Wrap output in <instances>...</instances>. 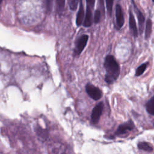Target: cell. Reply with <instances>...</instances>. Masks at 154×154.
<instances>
[{"label":"cell","mask_w":154,"mask_h":154,"mask_svg":"<svg viewBox=\"0 0 154 154\" xmlns=\"http://www.w3.org/2000/svg\"><path fill=\"white\" fill-rule=\"evenodd\" d=\"M104 67L106 70L105 81L108 84H112L120 74V67L112 55H108L105 57Z\"/></svg>","instance_id":"6da1fadb"},{"label":"cell","mask_w":154,"mask_h":154,"mask_svg":"<svg viewBox=\"0 0 154 154\" xmlns=\"http://www.w3.org/2000/svg\"><path fill=\"white\" fill-rule=\"evenodd\" d=\"M85 91L89 97L94 100H97L102 97L100 90L91 84L88 83L85 85Z\"/></svg>","instance_id":"7a4b0ae2"},{"label":"cell","mask_w":154,"mask_h":154,"mask_svg":"<svg viewBox=\"0 0 154 154\" xmlns=\"http://www.w3.org/2000/svg\"><path fill=\"white\" fill-rule=\"evenodd\" d=\"M88 40V36L87 35H82L76 41L75 47L73 51L74 56L79 55L84 50Z\"/></svg>","instance_id":"3957f363"},{"label":"cell","mask_w":154,"mask_h":154,"mask_svg":"<svg viewBox=\"0 0 154 154\" xmlns=\"http://www.w3.org/2000/svg\"><path fill=\"white\" fill-rule=\"evenodd\" d=\"M103 109V103L102 102L97 103L93 109L91 114V121L92 123L96 124L99 122Z\"/></svg>","instance_id":"277c9868"},{"label":"cell","mask_w":154,"mask_h":154,"mask_svg":"<svg viewBox=\"0 0 154 154\" xmlns=\"http://www.w3.org/2000/svg\"><path fill=\"white\" fill-rule=\"evenodd\" d=\"M134 128V125L133 122L131 120H129L125 123H123L119 126L117 129L116 130L114 135H122L126 133H127L129 131H132Z\"/></svg>","instance_id":"5b68a950"},{"label":"cell","mask_w":154,"mask_h":154,"mask_svg":"<svg viewBox=\"0 0 154 154\" xmlns=\"http://www.w3.org/2000/svg\"><path fill=\"white\" fill-rule=\"evenodd\" d=\"M116 17L117 25L119 28H121L124 24L125 19L122 7L119 4H117L116 7Z\"/></svg>","instance_id":"8992f818"},{"label":"cell","mask_w":154,"mask_h":154,"mask_svg":"<svg viewBox=\"0 0 154 154\" xmlns=\"http://www.w3.org/2000/svg\"><path fill=\"white\" fill-rule=\"evenodd\" d=\"M132 2L133 3L134 7L135 9V11L136 13L137 18H138V26H139V30L140 32L141 33L143 31V27H144V16H143V13L141 12V11L137 7L135 4H134V1H132Z\"/></svg>","instance_id":"52a82bcc"},{"label":"cell","mask_w":154,"mask_h":154,"mask_svg":"<svg viewBox=\"0 0 154 154\" xmlns=\"http://www.w3.org/2000/svg\"><path fill=\"white\" fill-rule=\"evenodd\" d=\"M129 28L132 32V34L134 37H137L138 35V31L136 25L135 20L132 13L129 11Z\"/></svg>","instance_id":"ba28073f"},{"label":"cell","mask_w":154,"mask_h":154,"mask_svg":"<svg viewBox=\"0 0 154 154\" xmlns=\"http://www.w3.org/2000/svg\"><path fill=\"white\" fill-rule=\"evenodd\" d=\"M84 16V7L82 4V0L79 1V8L77 13L76 16V24L77 26H80L82 24L83 18Z\"/></svg>","instance_id":"9c48e42d"},{"label":"cell","mask_w":154,"mask_h":154,"mask_svg":"<svg viewBox=\"0 0 154 154\" xmlns=\"http://www.w3.org/2000/svg\"><path fill=\"white\" fill-rule=\"evenodd\" d=\"M92 24V11L91 8L89 7H87L85 17L83 25L85 27H90Z\"/></svg>","instance_id":"30bf717a"},{"label":"cell","mask_w":154,"mask_h":154,"mask_svg":"<svg viewBox=\"0 0 154 154\" xmlns=\"http://www.w3.org/2000/svg\"><path fill=\"white\" fill-rule=\"evenodd\" d=\"M146 108L149 114L154 116V96L146 103Z\"/></svg>","instance_id":"8fae6325"},{"label":"cell","mask_w":154,"mask_h":154,"mask_svg":"<svg viewBox=\"0 0 154 154\" xmlns=\"http://www.w3.org/2000/svg\"><path fill=\"white\" fill-rule=\"evenodd\" d=\"M152 22L150 19H148L146 21V30H145V38L147 39L152 32Z\"/></svg>","instance_id":"7c38bea8"},{"label":"cell","mask_w":154,"mask_h":154,"mask_svg":"<svg viewBox=\"0 0 154 154\" xmlns=\"http://www.w3.org/2000/svg\"><path fill=\"white\" fill-rule=\"evenodd\" d=\"M138 149H141V150H143L145 151H147V152H152L153 150V148L147 142L145 141H143V142H140L138 144Z\"/></svg>","instance_id":"4fadbf2b"},{"label":"cell","mask_w":154,"mask_h":154,"mask_svg":"<svg viewBox=\"0 0 154 154\" xmlns=\"http://www.w3.org/2000/svg\"><path fill=\"white\" fill-rule=\"evenodd\" d=\"M147 63H144V64H142L141 66H140L136 70L135 75L137 76H140L141 75H142L144 73V72L145 71V70L147 67Z\"/></svg>","instance_id":"5bb4252c"},{"label":"cell","mask_w":154,"mask_h":154,"mask_svg":"<svg viewBox=\"0 0 154 154\" xmlns=\"http://www.w3.org/2000/svg\"><path fill=\"white\" fill-rule=\"evenodd\" d=\"M112 5H113V0H106V6L108 14L109 16L112 14Z\"/></svg>","instance_id":"9a60e30c"},{"label":"cell","mask_w":154,"mask_h":154,"mask_svg":"<svg viewBox=\"0 0 154 154\" xmlns=\"http://www.w3.org/2000/svg\"><path fill=\"white\" fill-rule=\"evenodd\" d=\"M57 10L59 12H62L65 5V0H56Z\"/></svg>","instance_id":"2e32d148"},{"label":"cell","mask_w":154,"mask_h":154,"mask_svg":"<svg viewBox=\"0 0 154 154\" xmlns=\"http://www.w3.org/2000/svg\"><path fill=\"white\" fill-rule=\"evenodd\" d=\"M78 2V0H69L68 3H69V6L70 7V9L73 11L75 10L77 8Z\"/></svg>","instance_id":"e0dca14e"},{"label":"cell","mask_w":154,"mask_h":154,"mask_svg":"<svg viewBox=\"0 0 154 154\" xmlns=\"http://www.w3.org/2000/svg\"><path fill=\"white\" fill-rule=\"evenodd\" d=\"M100 16H101L100 11L99 10L95 11L94 16V22L95 23H97L99 22L100 19Z\"/></svg>","instance_id":"ac0fdd59"},{"label":"cell","mask_w":154,"mask_h":154,"mask_svg":"<svg viewBox=\"0 0 154 154\" xmlns=\"http://www.w3.org/2000/svg\"><path fill=\"white\" fill-rule=\"evenodd\" d=\"M52 2H53V0H45L46 6L48 11H51V10H52Z\"/></svg>","instance_id":"d6986e66"},{"label":"cell","mask_w":154,"mask_h":154,"mask_svg":"<svg viewBox=\"0 0 154 154\" xmlns=\"http://www.w3.org/2000/svg\"><path fill=\"white\" fill-rule=\"evenodd\" d=\"M86 3L87 5V7H89L90 8H92L94 7L95 0H86Z\"/></svg>","instance_id":"ffe728a7"},{"label":"cell","mask_w":154,"mask_h":154,"mask_svg":"<svg viewBox=\"0 0 154 154\" xmlns=\"http://www.w3.org/2000/svg\"><path fill=\"white\" fill-rule=\"evenodd\" d=\"M2 0H1V2H2Z\"/></svg>","instance_id":"44dd1931"},{"label":"cell","mask_w":154,"mask_h":154,"mask_svg":"<svg viewBox=\"0 0 154 154\" xmlns=\"http://www.w3.org/2000/svg\"><path fill=\"white\" fill-rule=\"evenodd\" d=\"M152 1H153V2H154V0H152Z\"/></svg>","instance_id":"7402d4cb"}]
</instances>
